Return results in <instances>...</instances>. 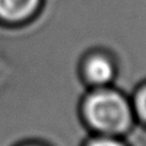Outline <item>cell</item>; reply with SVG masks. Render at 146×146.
<instances>
[{
  "mask_svg": "<svg viewBox=\"0 0 146 146\" xmlns=\"http://www.w3.org/2000/svg\"><path fill=\"white\" fill-rule=\"evenodd\" d=\"M41 3L42 0H0V23L25 25L37 14Z\"/></svg>",
  "mask_w": 146,
  "mask_h": 146,
  "instance_id": "7a4b0ae2",
  "label": "cell"
},
{
  "mask_svg": "<svg viewBox=\"0 0 146 146\" xmlns=\"http://www.w3.org/2000/svg\"><path fill=\"white\" fill-rule=\"evenodd\" d=\"M19 146H40V145H35V144H22Z\"/></svg>",
  "mask_w": 146,
  "mask_h": 146,
  "instance_id": "8992f818",
  "label": "cell"
},
{
  "mask_svg": "<svg viewBox=\"0 0 146 146\" xmlns=\"http://www.w3.org/2000/svg\"><path fill=\"white\" fill-rule=\"evenodd\" d=\"M90 146H123L122 144H119L118 141H114L110 139H100L94 141Z\"/></svg>",
  "mask_w": 146,
  "mask_h": 146,
  "instance_id": "5b68a950",
  "label": "cell"
},
{
  "mask_svg": "<svg viewBox=\"0 0 146 146\" xmlns=\"http://www.w3.org/2000/svg\"><path fill=\"white\" fill-rule=\"evenodd\" d=\"M113 66L104 56H94L86 64V76L94 83H105L113 77Z\"/></svg>",
  "mask_w": 146,
  "mask_h": 146,
  "instance_id": "3957f363",
  "label": "cell"
},
{
  "mask_svg": "<svg viewBox=\"0 0 146 146\" xmlns=\"http://www.w3.org/2000/svg\"><path fill=\"white\" fill-rule=\"evenodd\" d=\"M85 114L91 126L101 132H122L131 122L126 99L109 90L92 94L85 103Z\"/></svg>",
  "mask_w": 146,
  "mask_h": 146,
  "instance_id": "6da1fadb",
  "label": "cell"
},
{
  "mask_svg": "<svg viewBox=\"0 0 146 146\" xmlns=\"http://www.w3.org/2000/svg\"><path fill=\"white\" fill-rule=\"evenodd\" d=\"M136 109L140 117L146 122V87L142 88L136 98Z\"/></svg>",
  "mask_w": 146,
  "mask_h": 146,
  "instance_id": "277c9868",
  "label": "cell"
}]
</instances>
